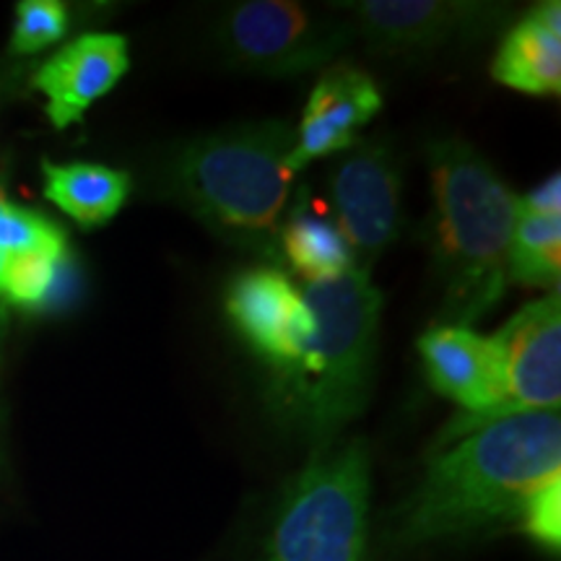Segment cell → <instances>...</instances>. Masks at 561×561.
I'll return each instance as SVG.
<instances>
[{
	"label": "cell",
	"mask_w": 561,
	"mask_h": 561,
	"mask_svg": "<svg viewBox=\"0 0 561 561\" xmlns=\"http://www.w3.org/2000/svg\"><path fill=\"white\" fill-rule=\"evenodd\" d=\"M561 476L559 411L517 413L442 447L396 512L401 546H424L520 520L541 483Z\"/></svg>",
	"instance_id": "1"
},
{
	"label": "cell",
	"mask_w": 561,
	"mask_h": 561,
	"mask_svg": "<svg viewBox=\"0 0 561 561\" xmlns=\"http://www.w3.org/2000/svg\"><path fill=\"white\" fill-rule=\"evenodd\" d=\"M294 130L263 121L182 140L153 172L159 198L178 203L224 242L276 263L289 203Z\"/></svg>",
	"instance_id": "2"
},
{
	"label": "cell",
	"mask_w": 561,
	"mask_h": 561,
	"mask_svg": "<svg viewBox=\"0 0 561 561\" xmlns=\"http://www.w3.org/2000/svg\"><path fill=\"white\" fill-rule=\"evenodd\" d=\"M312 331L289 364L273 369L271 403L286 424L331 447L367 409L375 380L382 294L371 273L351 268L325 284H305Z\"/></svg>",
	"instance_id": "3"
},
{
	"label": "cell",
	"mask_w": 561,
	"mask_h": 561,
	"mask_svg": "<svg viewBox=\"0 0 561 561\" xmlns=\"http://www.w3.org/2000/svg\"><path fill=\"white\" fill-rule=\"evenodd\" d=\"M426 159L434 193L432 250L442 286V318L445 325L471 328L507 291L517 195L460 138L434 140Z\"/></svg>",
	"instance_id": "4"
},
{
	"label": "cell",
	"mask_w": 561,
	"mask_h": 561,
	"mask_svg": "<svg viewBox=\"0 0 561 561\" xmlns=\"http://www.w3.org/2000/svg\"><path fill=\"white\" fill-rule=\"evenodd\" d=\"M369 453L362 439L322 447L284 491L265 561H362Z\"/></svg>",
	"instance_id": "5"
},
{
	"label": "cell",
	"mask_w": 561,
	"mask_h": 561,
	"mask_svg": "<svg viewBox=\"0 0 561 561\" xmlns=\"http://www.w3.org/2000/svg\"><path fill=\"white\" fill-rule=\"evenodd\" d=\"M214 37L231 68L291 79L328 66L356 34L339 13L294 0H244L221 13Z\"/></svg>",
	"instance_id": "6"
},
{
	"label": "cell",
	"mask_w": 561,
	"mask_h": 561,
	"mask_svg": "<svg viewBox=\"0 0 561 561\" xmlns=\"http://www.w3.org/2000/svg\"><path fill=\"white\" fill-rule=\"evenodd\" d=\"M401 161L385 138L356 140L331 170L335 229L348 244L354 268L371 273L398 242L403 227Z\"/></svg>",
	"instance_id": "7"
},
{
	"label": "cell",
	"mask_w": 561,
	"mask_h": 561,
	"mask_svg": "<svg viewBox=\"0 0 561 561\" xmlns=\"http://www.w3.org/2000/svg\"><path fill=\"white\" fill-rule=\"evenodd\" d=\"M346 19L382 55H426L489 37L507 5L476 0H351Z\"/></svg>",
	"instance_id": "8"
},
{
	"label": "cell",
	"mask_w": 561,
	"mask_h": 561,
	"mask_svg": "<svg viewBox=\"0 0 561 561\" xmlns=\"http://www.w3.org/2000/svg\"><path fill=\"white\" fill-rule=\"evenodd\" d=\"M502 401L489 424L517 413L559 411L561 403V301L559 289L525 305L502 331Z\"/></svg>",
	"instance_id": "9"
},
{
	"label": "cell",
	"mask_w": 561,
	"mask_h": 561,
	"mask_svg": "<svg viewBox=\"0 0 561 561\" xmlns=\"http://www.w3.org/2000/svg\"><path fill=\"white\" fill-rule=\"evenodd\" d=\"M421 359L432 388L450 398L462 413L442 432L439 447L453 445L466 434L489 424L502 401L500 348L491 335L462 325H434L419 339Z\"/></svg>",
	"instance_id": "10"
},
{
	"label": "cell",
	"mask_w": 561,
	"mask_h": 561,
	"mask_svg": "<svg viewBox=\"0 0 561 561\" xmlns=\"http://www.w3.org/2000/svg\"><path fill=\"white\" fill-rule=\"evenodd\" d=\"M227 314L240 339L271 369L289 364L312 331L305 294L286 273L268 265L234 278L227 294Z\"/></svg>",
	"instance_id": "11"
},
{
	"label": "cell",
	"mask_w": 561,
	"mask_h": 561,
	"mask_svg": "<svg viewBox=\"0 0 561 561\" xmlns=\"http://www.w3.org/2000/svg\"><path fill=\"white\" fill-rule=\"evenodd\" d=\"M128 70L130 47L123 34L89 32L42 62L32 87L45 96L50 123L66 130L81 123L91 104L110 94Z\"/></svg>",
	"instance_id": "12"
},
{
	"label": "cell",
	"mask_w": 561,
	"mask_h": 561,
	"mask_svg": "<svg viewBox=\"0 0 561 561\" xmlns=\"http://www.w3.org/2000/svg\"><path fill=\"white\" fill-rule=\"evenodd\" d=\"M382 110V94L364 70L335 62L320 73L310 102L294 133L289 170L297 174L322 157L348 151L359 140V130Z\"/></svg>",
	"instance_id": "13"
},
{
	"label": "cell",
	"mask_w": 561,
	"mask_h": 561,
	"mask_svg": "<svg viewBox=\"0 0 561 561\" xmlns=\"http://www.w3.org/2000/svg\"><path fill=\"white\" fill-rule=\"evenodd\" d=\"M491 76L502 87L533 96H559L561 91V3L543 0L504 34L491 62Z\"/></svg>",
	"instance_id": "14"
},
{
	"label": "cell",
	"mask_w": 561,
	"mask_h": 561,
	"mask_svg": "<svg viewBox=\"0 0 561 561\" xmlns=\"http://www.w3.org/2000/svg\"><path fill=\"white\" fill-rule=\"evenodd\" d=\"M42 180H45V198L81 229L104 227L115 219L133 191L128 172L89 164V161H70V164L42 161Z\"/></svg>",
	"instance_id": "15"
},
{
	"label": "cell",
	"mask_w": 561,
	"mask_h": 561,
	"mask_svg": "<svg viewBox=\"0 0 561 561\" xmlns=\"http://www.w3.org/2000/svg\"><path fill=\"white\" fill-rule=\"evenodd\" d=\"M310 195L299 193L280 224V257L291 265L305 284H325L354 268L348 244L333 221L310 208Z\"/></svg>",
	"instance_id": "16"
},
{
	"label": "cell",
	"mask_w": 561,
	"mask_h": 561,
	"mask_svg": "<svg viewBox=\"0 0 561 561\" xmlns=\"http://www.w3.org/2000/svg\"><path fill=\"white\" fill-rule=\"evenodd\" d=\"M561 276V219L517 216L510 244L507 280L523 286L559 289Z\"/></svg>",
	"instance_id": "17"
},
{
	"label": "cell",
	"mask_w": 561,
	"mask_h": 561,
	"mask_svg": "<svg viewBox=\"0 0 561 561\" xmlns=\"http://www.w3.org/2000/svg\"><path fill=\"white\" fill-rule=\"evenodd\" d=\"M66 263L68 248L34 250L3 263V268H0V301L24 307V310L45 305L58 286Z\"/></svg>",
	"instance_id": "18"
},
{
	"label": "cell",
	"mask_w": 561,
	"mask_h": 561,
	"mask_svg": "<svg viewBox=\"0 0 561 561\" xmlns=\"http://www.w3.org/2000/svg\"><path fill=\"white\" fill-rule=\"evenodd\" d=\"M60 248H68L60 227H55L37 210L16 206L0 191V268L26 252Z\"/></svg>",
	"instance_id": "19"
},
{
	"label": "cell",
	"mask_w": 561,
	"mask_h": 561,
	"mask_svg": "<svg viewBox=\"0 0 561 561\" xmlns=\"http://www.w3.org/2000/svg\"><path fill=\"white\" fill-rule=\"evenodd\" d=\"M70 30V13L58 0H21L11 34L13 55H37L55 45Z\"/></svg>",
	"instance_id": "20"
},
{
	"label": "cell",
	"mask_w": 561,
	"mask_h": 561,
	"mask_svg": "<svg viewBox=\"0 0 561 561\" xmlns=\"http://www.w3.org/2000/svg\"><path fill=\"white\" fill-rule=\"evenodd\" d=\"M520 528L546 551L561 549V476L546 481L530 494L520 515Z\"/></svg>",
	"instance_id": "21"
},
{
	"label": "cell",
	"mask_w": 561,
	"mask_h": 561,
	"mask_svg": "<svg viewBox=\"0 0 561 561\" xmlns=\"http://www.w3.org/2000/svg\"><path fill=\"white\" fill-rule=\"evenodd\" d=\"M517 216H536V219H561V178L553 172L536 191L517 198Z\"/></svg>",
	"instance_id": "22"
}]
</instances>
